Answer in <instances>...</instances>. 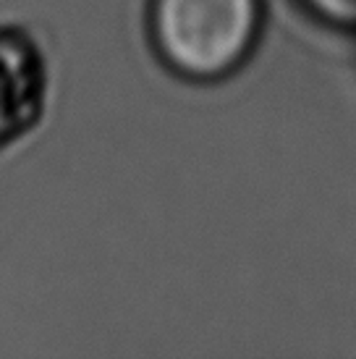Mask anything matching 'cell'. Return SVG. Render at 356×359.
I'll return each instance as SVG.
<instances>
[{
    "label": "cell",
    "mask_w": 356,
    "mask_h": 359,
    "mask_svg": "<svg viewBox=\"0 0 356 359\" xmlns=\"http://www.w3.org/2000/svg\"><path fill=\"white\" fill-rule=\"evenodd\" d=\"M259 0H155V37L170 66L191 79H220L254 45Z\"/></svg>",
    "instance_id": "1"
},
{
    "label": "cell",
    "mask_w": 356,
    "mask_h": 359,
    "mask_svg": "<svg viewBox=\"0 0 356 359\" xmlns=\"http://www.w3.org/2000/svg\"><path fill=\"white\" fill-rule=\"evenodd\" d=\"M304 3L330 24L356 29V0H304Z\"/></svg>",
    "instance_id": "3"
},
{
    "label": "cell",
    "mask_w": 356,
    "mask_h": 359,
    "mask_svg": "<svg viewBox=\"0 0 356 359\" xmlns=\"http://www.w3.org/2000/svg\"><path fill=\"white\" fill-rule=\"evenodd\" d=\"M50 66L27 29L0 27V150L27 140L45 118Z\"/></svg>",
    "instance_id": "2"
}]
</instances>
